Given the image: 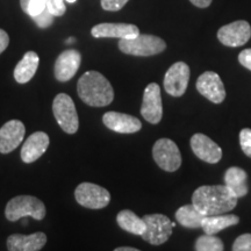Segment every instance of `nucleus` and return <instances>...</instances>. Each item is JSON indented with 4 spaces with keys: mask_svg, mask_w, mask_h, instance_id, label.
Here are the masks:
<instances>
[{
    "mask_svg": "<svg viewBox=\"0 0 251 251\" xmlns=\"http://www.w3.org/2000/svg\"><path fill=\"white\" fill-rule=\"evenodd\" d=\"M238 198L226 185L201 186L194 191L192 203L205 216L230 212L237 205Z\"/></svg>",
    "mask_w": 251,
    "mask_h": 251,
    "instance_id": "obj_1",
    "label": "nucleus"
},
{
    "mask_svg": "<svg viewBox=\"0 0 251 251\" xmlns=\"http://www.w3.org/2000/svg\"><path fill=\"white\" fill-rule=\"evenodd\" d=\"M79 98L92 107L107 106L114 99V91L105 76L98 71H87L77 83Z\"/></svg>",
    "mask_w": 251,
    "mask_h": 251,
    "instance_id": "obj_2",
    "label": "nucleus"
},
{
    "mask_svg": "<svg viewBox=\"0 0 251 251\" xmlns=\"http://www.w3.org/2000/svg\"><path fill=\"white\" fill-rule=\"evenodd\" d=\"M5 215L9 221H18L25 216L42 220L46 216V206L36 197L18 196L8 201Z\"/></svg>",
    "mask_w": 251,
    "mask_h": 251,
    "instance_id": "obj_3",
    "label": "nucleus"
},
{
    "mask_svg": "<svg viewBox=\"0 0 251 251\" xmlns=\"http://www.w3.org/2000/svg\"><path fill=\"white\" fill-rule=\"evenodd\" d=\"M166 48V43L161 37L139 34L133 39H122L119 42V49L124 54L134 56H152L161 54Z\"/></svg>",
    "mask_w": 251,
    "mask_h": 251,
    "instance_id": "obj_4",
    "label": "nucleus"
},
{
    "mask_svg": "<svg viewBox=\"0 0 251 251\" xmlns=\"http://www.w3.org/2000/svg\"><path fill=\"white\" fill-rule=\"evenodd\" d=\"M52 112L59 127L65 133H77L79 128V119H78L76 106L70 96L65 93L57 94L52 102Z\"/></svg>",
    "mask_w": 251,
    "mask_h": 251,
    "instance_id": "obj_5",
    "label": "nucleus"
},
{
    "mask_svg": "<svg viewBox=\"0 0 251 251\" xmlns=\"http://www.w3.org/2000/svg\"><path fill=\"white\" fill-rule=\"evenodd\" d=\"M146 229L141 237L146 242L152 246H159L165 243L172 234V227L170 219L163 214H150L143 216Z\"/></svg>",
    "mask_w": 251,
    "mask_h": 251,
    "instance_id": "obj_6",
    "label": "nucleus"
},
{
    "mask_svg": "<svg viewBox=\"0 0 251 251\" xmlns=\"http://www.w3.org/2000/svg\"><path fill=\"white\" fill-rule=\"evenodd\" d=\"M152 156L157 165L162 170L175 172L181 165V155L179 148L170 139H161L153 144Z\"/></svg>",
    "mask_w": 251,
    "mask_h": 251,
    "instance_id": "obj_7",
    "label": "nucleus"
},
{
    "mask_svg": "<svg viewBox=\"0 0 251 251\" xmlns=\"http://www.w3.org/2000/svg\"><path fill=\"white\" fill-rule=\"evenodd\" d=\"M77 202L90 209H101L111 201V194L106 188L97 184L83 183L75 191Z\"/></svg>",
    "mask_w": 251,
    "mask_h": 251,
    "instance_id": "obj_8",
    "label": "nucleus"
},
{
    "mask_svg": "<svg viewBox=\"0 0 251 251\" xmlns=\"http://www.w3.org/2000/svg\"><path fill=\"white\" fill-rule=\"evenodd\" d=\"M190 80V67L184 62L172 64L164 77V89L172 97H181L186 92Z\"/></svg>",
    "mask_w": 251,
    "mask_h": 251,
    "instance_id": "obj_9",
    "label": "nucleus"
},
{
    "mask_svg": "<svg viewBox=\"0 0 251 251\" xmlns=\"http://www.w3.org/2000/svg\"><path fill=\"white\" fill-rule=\"evenodd\" d=\"M141 114L149 124H159L163 117V105L161 89L156 83L149 84L143 93V101L141 106Z\"/></svg>",
    "mask_w": 251,
    "mask_h": 251,
    "instance_id": "obj_10",
    "label": "nucleus"
},
{
    "mask_svg": "<svg viewBox=\"0 0 251 251\" xmlns=\"http://www.w3.org/2000/svg\"><path fill=\"white\" fill-rule=\"evenodd\" d=\"M251 37L250 25L244 20H238L221 27L218 31V39L227 47L244 46Z\"/></svg>",
    "mask_w": 251,
    "mask_h": 251,
    "instance_id": "obj_11",
    "label": "nucleus"
},
{
    "mask_svg": "<svg viewBox=\"0 0 251 251\" xmlns=\"http://www.w3.org/2000/svg\"><path fill=\"white\" fill-rule=\"evenodd\" d=\"M197 90L201 96L214 103H221L226 98L225 85L214 71H206L198 78Z\"/></svg>",
    "mask_w": 251,
    "mask_h": 251,
    "instance_id": "obj_12",
    "label": "nucleus"
},
{
    "mask_svg": "<svg viewBox=\"0 0 251 251\" xmlns=\"http://www.w3.org/2000/svg\"><path fill=\"white\" fill-rule=\"evenodd\" d=\"M191 148L198 158L215 164L222 158V149L205 134H194L191 139Z\"/></svg>",
    "mask_w": 251,
    "mask_h": 251,
    "instance_id": "obj_13",
    "label": "nucleus"
},
{
    "mask_svg": "<svg viewBox=\"0 0 251 251\" xmlns=\"http://www.w3.org/2000/svg\"><path fill=\"white\" fill-rule=\"evenodd\" d=\"M26 128L20 120H11L0 128V152L9 153L23 142Z\"/></svg>",
    "mask_w": 251,
    "mask_h": 251,
    "instance_id": "obj_14",
    "label": "nucleus"
},
{
    "mask_svg": "<svg viewBox=\"0 0 251 251\" xmlns=\"http://www.w3.org/2000/svg\"><path fill=\"white\" fill-rule=\"evenodd\" d=\"M102 122L108 129L119 134H134L142 128V124L139 119L119 112L105 113L102 117Z\"/></svg>",
    "mask_w": 251,
    "mask_h": 251,
    "instance_id": "obj_15",
    "label": "nucleus"
},
{
    "mask_svg": "<svg viewBox=\"0 0 251 251\" xmlns=\"http://www.w3.org/2000/svg\"><path fill=\"white\" fill-rule=\"evenodd\" d=\"M81 55L77 50L63 51L55 63V77L59 81H68L74 78L80 67Z\"/></svg>",
    "mask_w": 251,
    "mask_h": 251,
    "instance_id": "obj_16",
    "label": "nucleus"
},
{
    "mask_svg": "<svg viewBox=\"0 0 251 251\" xmlns=\"http://www.w3.org/2000/svg\"><path fill=\"white\" fill-rule=\"evenodd\" d=\"M93 37H118V39H133L140 34L139 28L130 24H99L91 29Z\"/></svg>",
    "mask_w": 251,
    "mask_h": 251,
    "instance_id": "obj_17",
    "label": "nucleus"
},
{
    "mask_svg": "<svg viewBox=\"0 0 251 251\" xmlns=\"http://www.w3.org/2000/svg\"><path fill=\"white\" fill-rule=\"evenodd\" d=\"M49 142V136L43 131H36L31 134L21 149V159L25 163L35 162L47 151Z\"/></svg>",
    "mask_w": 251,
    "mask_h": 251,
    "instance_id": "obj_18",
    "label": "nucleus"
},
{
    "mask_svg": "<svg viewBox=\"0 0 251 251\" xmlns=\"http://www.w3.org/2000/svg\"><path fill=\"white\" fill-rule=\"evenodd\" d=\"M46 243L47 236L45 233L14 234L7 238V249L9 251H39L46 246Z\"/></svg>",
    "mask_w": 251,
    "mask_h": 251,
    "instance_id": "obj_19",
    "label": "nucleus"
},
{
    "mask_svg": "<svg viewBox=\"0 0 251 251\" xmlns=\"http://www.w3.org/2000/svg\"><path fill=\"white\" fill-rule=\"evenodd\" d=\"M225 185L237 198L247 196L248 191H249L247 172L237 166L229 168L225 174Z\"/></svg>",
    "mask_w": 251,
    "mask_h": 251,
    "instance_id": "obj_20",
    "label": "nucleus"
},
{
    "mask_svg": "<svg viewBox=\"0 0 251 251\" xmlns=\"http://www.w3.org/2000/svg\"><path fill=\"white\" fill-rule=\"evenodd\" d=\"M40 58L35 51H27L14 70V78L18 83H28L39 68Z\"/></svg>",
    "mask_w": 251,
    "mask_h": 251,
    "instance_id": "obj_21",
    "label": "nucleus"
},
{
    "mask_svg": "<svg viewBox=\"0 0 251 251\" xmlns=\"http://www.w3.org/2000/svg\"><path fill=\"white\" fill-rule=\"evenodd\" d=\"M240 222V219H238L237 215H211V216H205L203 219L201 228L205 231V234L209 235H215L219 231L224 230V229L231 227V226L237 225Z\"/></svg>",
    "mask_w": 251,
    "mask_h": 251,
    "instance_id": "obj_22",
    "label": "nucleus"
},
{
    "mask_svg": "<svg viewBox=\"0 0 251 251\" xmlns=\"http://www.w3.org/2000/svg\"><path fill=\"white\" fill-rule=\"evenodd\" d=\"M176 219H177L178 224L185 228L197 229L201 228L205 215L192 203V205L181 206L179 209H177Z\"/></svg>",
    "mask_w": 251,
    "mask_h": 251,
    "instance_id": "obj_23",
    "label": "nucleus"
},
{
    "mask_svg": "<svg viewBox=\"0 0 251 251\" xmlns=\"http://www.w3.org/2000/svg\"><path fill=\"white\" fill-rule=\"evenodd\" d=\"M118 225L120 226L121 229L128 231V233L134 235H142L144 229H146V224H144L143 218H139L134 212L129 209L121 211L117 216Z\"/></svg>",
    "mask_w": 251,
    "mask_h": 251,
    "instance_id": "obj_24",
    "label": "nucleus"
},
{
    "mask_svg": "<svg viewBox=\"0 0 251 251\" xmlns=\"http://www.w3.org/2000/svg\"><path fill=\"white\" fill-rule=\"evenodd\" d=\"M197 251H222L225 250L224 242L215 235L205 234L200 236L196 242Z\"/></svg>",
    "mask_w": 251,
    "mask_h": 251,
    "instance_id": "obj_25",
    "label": "nucleus"
},
{
    "mask_svg": "<svg viewBox=\"0 0 251 251\" xmlns=\"http://www.w3.org/2000/svg\"><path fill=\"white\" fill-rule=\"evenodd\" d=\"M46 6L50 13L54 14L55 17H62L67 11L64 0H46Z\"/></svg>",
    "mask_w": 251,
    "mask_h": 251,
    "instance_id": "obj_26",
    "label": "nucleus"
},
{
    "mask_svg": "<svg viewBox=\"0 0 251 251\" xmlns=\"http://www.w3.org/2000/svg\"><path fill=\"white\" fill-rule=\"evenodd\" d=\"M54 18L55 15L51 14L49 12L48 8H46L42 13H40L39 15L33 18V20L35 21V24L39 26L40 28H48L54 23Z\"/></svg>",
    "mask_w": 251,
    "mask_h": 251,
    "instance_id": "obj_27",
    "label": "nucleus"
},
{
    "mask_svg": "<svg viewBox=\"0 0 251 251\" xmlns=\"http://www.w3.org/2000/svg\"><path fill=\"white\" fill-rule=\"evenodd\" d=\"M240 144L243 152L251 158V129L244 128L240 133Z\"/></svg>",
    "mask_w": 251,
    "mask_h": 251,
    "instance_id": "obj_28",
    "label": "nucleus"
},
{
    "mask_svg": "<svg viewBox=\"0 0 251 251\" xmlns=\"http://www.w3.org/2000/svg\"><path fill=\"white\" fill-rule=\"evenodd\" d=\"M231 249L234 251H251V234H243L238 236Z\"/></svg>",
    "mask_w": 251,
    "mask_h": 251,
    "instance_id": "obj_29",
    "label": "nucleus"
},
{
    "mask_svg": "<svg viewBox=\"0 0 251 251\" xmlns=\"http://www.w3.org/2000/svg\"><path fill=\"white\" fill-rule=\"evenodd\" d=\"M129 0H101V7L105 11L108 12H117L124 8V6L127 4Z\"/></svg>",
    "mask_w": 251,
    "mask_h": 251,
    "instance_id": "obj_30",
    "label": "nucleus"
},
{
    "mask_svg": "<svg viewBox=\"0 0 251 251\" xmlns=\"http://www.w3.org/2000/svg\"><path fill=\"white\" fill-rule=\"evenodd\" d=\"M238 62L248 70H251V49H246L238 55Z\"/></svg>",
    "mask_w": 251,
    "mask_h": 251,
    "instance_id": "obj_31",
    "label": "nucleus"
},
{
    "mask_svg": "<svg viewBox=\"0 0 251 251\" xmlns=\"http://www.w3.org/2000/svg\"><path fill=\"white\" fill-rule=\"evenodd\" d=\"M8 45H9L8 34L6 33L4 29H1V28H0V54H2V52L7 49Z\"/></svg>",
    "mask_w": 251,
    "mask_h": 251,
    "instance_id": "obj_32",
    "label": "nucleus"
},
{
    "mask_svg": "<svg viewBox=\"0 0 251 251\" xmlns=\"http://www.w3.org/2000/svg\"><path fill=\"white\" fill-rule=\"evenodd\" d=\"M194 6L200 8H206L212 4V0H190Z\"/></svg>",
    "mask_w": 251,
    "mask_h": 251,
    "instance_id": "obj_33",
    "label": "nucleus"
},
{
    "mask_svg": "<svg viewBox=\"0 0 251 251\" xmlns=\"http://www.w3.org/2000/svg\"><path fill=\"white\" fill-rule=\"evenodd\" d=\"M115 251H139V249H136V248H131V247H120V248H117Z\"/></svg>",
    "mask_w": 251,
    "mask_h": 251,
    "instance_id": "obj_34",
    "label": "nucleus"
},
{
    "mask_svg": "<svg viewBox=\"0 0 251 251\" xmlns=\"http://www.w3.org/2000/svg\"><path fill=\"white\" fill-rule=\"evenodd\" d=\"M29 2H30V0H20V5H21V8H23V11H24V12L26 11L27 6H28V4H29Z\"/></svg>",
    "mask_w": 251,
    "mask_h": 251,
    "instance_id": "obj_35",
    "label": "nucleus"
},
{
    "mask_svg": "<svg viewBox=\"0 0 251 251\" xmlns=\"http://www.w3.org/2000/svg\"><path fill=\"white\" fill-rule=\"evenodd\" d=\"M72 42H75V37H70V39H68L67 43H72Z\"/></svg>",
    "mask_w": 251,
    "mask_h": 251,
    "instance_id": "obj_36",
    "label": "nucleus"
},
{
    "mask_svg": "<svg viewBox=\"0 0 251 251\" xmlns=\"http://www.w3.org/2000/svg\"><path fill=\"white\" fill-rule=\"evenodd\" d=\"M67 2H70V4H74V2H76V0H65Z\"/></svg>",
    "mask_w": 251,
    "mask_h": 251,
    "instance_id": "obj_37",
    "label": "nucleus"
}]
</instances>
